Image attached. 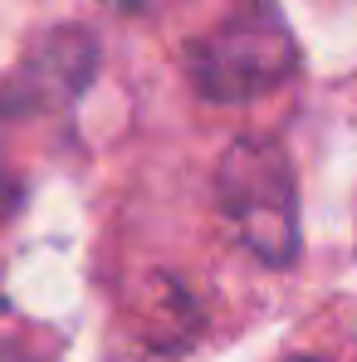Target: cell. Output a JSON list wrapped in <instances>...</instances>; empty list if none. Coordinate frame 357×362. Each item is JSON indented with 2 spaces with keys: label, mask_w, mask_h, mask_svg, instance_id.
<instances>
[{
  "label": "cell",
  "mask_w": 357,
  "mask_h": 362,
  "mask_svg": "<svg viewBox=\"0 0 357 362\" xmlns=\"http://www.w3.org/2000/svg\"><path fill=\"white\" fill-rule=\"evenodd\" d=\"M216 201L235 240L269 269L298 259V181L274 137H240L216 167Z\"/></svg>",
  "instance_id": "obj_1"
},
{
  "label": "cell",
  "mask_w": 357,
  "mask_h": 362,
  "mask_svg": "<svg viewBox=\"0 0 357 362\" xmlns=\"http://www.w3.org/2000/svg\"><path fill=\"white\" fill-rule=\"evenodd\" d=\"M298 74V45L274 0H250L186 49V78L211 103H254Z\"/></svg>",
  "instance_id": "obj_2"
},
{
  "label": "cell",
  "mask_w": 357,
  "mask_h": 362,
  "mask_svg": "<svg viewBox=\"0 0 357 362\" xmlns=\"http://www.w3.org/2000/svg\"><path fill=\"white\" fill-rule=\"evenodd\" d=\"M122 10H142V5H147V0H118Z\"/></svg>",
  "instance_id": "obj_3"
},
{
  "label": "cell",
  "mask_w": 357,
  "mask_h": 362,
  "mask_svg": "<svg viewBox=\"0 0 357 362\" xmlns=\"http://www.w3.org/2000/svg\"><path fill=\"white\" fill-rule=\"evenodd\" d=\"M289 362H318V358H289Z\"/></svg>",
  "instance_id": "obj_4"
}]
</instances>
